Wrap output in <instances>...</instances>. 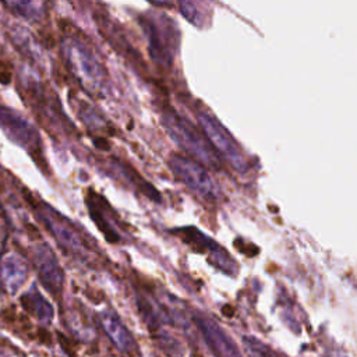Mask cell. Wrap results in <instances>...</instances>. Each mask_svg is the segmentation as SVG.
Returning a JSON list of instances; mask_svg holds the SVG:
<instances>
[{
    "instance_id": "6da1fadb",
    "label": "cell",
    "mask_w": 357,
    "mask_h": 357,
    "mask_svg": "<svg viewBox=\"0 0 357 357\" xmlns=\"http://www.w3.org/2000/svg\"><path fill=\"white\" fill-rule=\"evenodd\" d=\"M162 120L172 139L178 144V146L183 148L188 155L197 158L198 162L204 165L212 167L219 166V159L213 148L190 121L178 116L174 110H166Z\"/></svg>"
},
{
    "instance_id": "7a4b0ae2",
    "label": "cell",
    "mask_w": 357,
    "mask_h": 357,
    "mask_svg": "<svg viewBox=\"0 0 357 357\" xmlns=\"http://www.w3.org/2000/svg\"><path fill=\"white\" fill-rule=\"evenodd\" d=\"M172 170L188 188H191L204 199L215 201L218 198L219 188L216 183L198 162H194L185 156L176 155L172 158Z\"/></svg>"
},
{
    "instance_id": "3957f363",
    "label": "cell",
    "mask_w": 357,
    "mask_h": 357,
    "mask_svg": "<svg viewBox=\"0 0 357 357\" xmlns=\"http://www.w3.org/2000/svg\"><path fill=\"white\" fill-rule=\"evenodd\" d=\"M198 121L199 127L204 130L205 137L211 145H213L218 152L225 156L237 170H244V158L237 146V144L233 141V138L227 134V131L216 121L213 116H211L208 112L198 113Z\"/></svg>"
},
{
    "instance_id": "277c9868",
    "label": "cell",
    "mask_w": 357,
    "mask_h": 357,
    "mask_svg": "<svg viewBox=\"0 0 357 357\" xmlns=\"http://www.w3.org/2000/svg\"><path fill=\"white\" fill-rule=\"evenodd\" d=\"M194 321L208 349L215 357H243L240 349L233 342V339L211 317L197 314L194 317Z\"/></svg>"
},
{
    "instance_id": "5b68a950",
    "label": "cell",
    "mask_w": 357,
    "mask_h": 357,
    "mask_svg": "<svg viewBox=\"0 0 357 357\" xmlns=\"http://www.w3.org/2000/svg\"><path fill=\"white\" fill-rule=\"evenodd\" d=\"M99 324L116 349L123 353H132L137 349L134 336L116 312L103 311L99 315Z\"/></svg>"
},
{
    "instance_id": "8992f818",
    "label": "cell",
    "mask_w": 357,
    "mask_h": 357,
    "mask_svg": "<svg viewBox=\"0 0 357 357\" xmlns=\"http://www.w3.org/2000/svg\"><path fill=\"white\" fill-rule=\"evenodd\" d=\"M36 257L40 258V262H38V271L43 284L49 289V291L54 294L59 293L63 286V272L57 264V259H54L50 250L46 247L38 251Z\"/></svg>"
},
{
    "instance_id": "52a82bcc",
    "label": "cell",
    "mask_w": 357,
    "mask_h": 357,
    "mask_svg": "<svg viewBox=\"0 0 357 357\" xmlns=\"http://www.w3.org/2000/svg\"><path fill=\"white\" fill-rule=\"evenodd\" d=\"M86 205H88L91 218L96 222L98 227L103 231V234L107 238V241H110V243L119 241L120 237L114 231L112 223L109 222V219L106 216L107 204L105 202V199L102 197H99L98 194H95L92 190H89L88 195H86Z\"/></svg>"
},
{
    "instance_id": "ba28073f",
    "label": "cell",
    "mask_w": 357,
    "mask_h": 357,
    "mask_svg": "<svg viewBox=\"0 0 357 357\" xmlns=\"http://www.w3.org/2000/svg\"><path fill=\"white\" fill-rule=\"evenodd\" d=\"M21 304L33 318L42 324H49L53 318L52 305L42 297L36 287H32L21 297Z\"/></svg>"
},
{
    "instance_id": "9c48e42d",
    "label": "cell",
    "mask_w": 357,
    "mask_h": 357,
    "mask_svg": "<svg viewBox=\"0 0 357 357\" xmlns=\"http://www.w3.org/2000/svg\"><path fill=\"white\" fill-rule=\"evenodd\" d=\"M26 278V268L24 262L15 258L8 259L1 266V284L7 293H15Z\"/></svg>"
},
{
    "instance_id": "30bf717a",
    "label": "cell",
    "mask_w": 357,
    "mask_h": 357,
    "mask_svg": "<svg viewBox=\"0 0 357 357\" xmlns=\"http://www.w3.org/2000/svg\"><path fill=\"white\" fill-rule=\"evenodd\" d=\"M243 344L251 357H283L282 354L275 351L271 346L265 344L264 342L258 340L254 336H244Z\"/></svg>"
},
{
    "instance_id": "8fae6325",
    "label": "cell",
    "mask_w": 357,
    "mask_h": 357,
    "mask_svg": "<svg viewBox=\"0 0 357 357\" xmlns=\"http://www.w3.org/2000/svg\"><path fill=\"white\" fill-rule=\"evenodd\" d=\"M11 79V71L10 67L6 61L0 60V82L1 84H8Z\"/></svg>"
}]
</instances>
